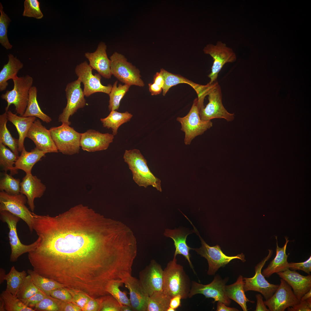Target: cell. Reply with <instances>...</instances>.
<instances>
[{"instance_id":"1","label":"cell","mask_w":311,"mask_h":311,"mask_svg":"<svg viewBox=\"0 0 311 311\" xmlns=\"http://www.w3.org/2000/svg\"><path fill=\"white\" fill-rule=\"evenodd\" d=\"M103 224L82 213L48 217L36 230L38 242L32 252L38 273L69 285H87L106 278L113 249Z\"/></svg>"},{"instance_id":"2","label":"cell","mask_w":311,"mask_h":311,"mask_svg":"<svg viewBox=\"0 0 311 311\" xmlns=\"http://www.w3.org/2000/svg\"><path fill=\"white\" fill-rule=\"evenodd\" d=\"M123 158L132 172L133 180L139 186L146 188L151 185L162 191L161 180L151 172L146 160L139 150H126Z\"/></svg>"},{"instance_id":"3","label":"cell","mask_w":311,"mask_h":311,"mask_svg":"<svg viewBox=\"0 0 311 311\" xmlns=\"http://www.w3.org/2000/svg\"><path fill=\"white\" fill-rule=\"evenodd\" d=\"M176 257L170 261L163 270V291L171 297L179 295L188 297L191 283L183 267L177 263Z\"/></svg>"},{"instance_id":"4","label":"cell","mask_w":311,"mask_h":311,"mask_svg":"<svg viewBox=\"0 0 311 311\" xmlns=\"http://www.w3.org/2000/svg\"><path fill=\"white\" fill-rule=\"evenodd\" d=\"M12 80L14 84L13 89L7 91L1 97L7 103L5 111H8L10 106L13 104L16 113L22 116L27 106L29 92L32 86L33 79L31 76L26 75L18 77Z\"/></svg>"},{"instance_id":"5","label":"cell","mask_w":311,"mask_h":311,"mask_svg":"<svg viewBox=\"0 0 311 311\" xmlns=\"http://www.w3.org/2000/svg\"><path fill=\"white\" fill-rule=\"evenodd\" d=\"M176 120L181 124V130L185 134L184 143L190 145L197 136L201 135L213 126L210 121H204L200 116L198 98H195L188 114L183 117H178Z\"/></svg>"},{"instance_id":"6","label":"cell","mask_w":311,"mask_h":311,"mask_svg":"<svg viewBox=\"0 0 311 311\" xmlns=\"http://www.w3.org/2000/svg\"><path fill=\"white\" fill-rule=\"evenodd\" d=\"M192 224H191L194 228V231L199 237L202 244L200 248L194 249L198 254L207 260L208 268L207 274L208 275H214L219 268L225 266L233 259H239L243 262L246 261L245 255L242 253L235 256H229L223 253L218 245L213 246H209L201 237L198 230Z\"/></svg>"},{"instance_id":"7","label":"cell","mask_w":311,"mask_h":311,"mask_svg":"<svg viewBox=\"0 0 311 311\" xmlns=\"http://www.w3.org/2000/svg\"><path fill=\"white\" fill-rule=\"evenodd\" d=\"M49 130L59 151L67 155L79 153L81 133L65 124L58 127H52Z\"/></svg>"},{"instance_id":"8","label":"cell","mask_w":311,"mask_h":311,"mask_svg":"<svg viewBox=\"0 0 311 311\" xmlns=\"http://www.w3.org/2000/svg\"><path fill=\"white\" fill-rule=\"evenodd\" d=\"M112 75L124 84L139 87L144 85L139 70L123 55L115 52L110 57Z\"/></svg>"},{"instance_id":"9","label":"cell","mask_w":311,"mask_h":311,"mask_svg":"<svg viewBox=\"0 0 311 311\" xmlns=\"http://www.w3.org/2000/svg\"><path fill=\"white\" fill-rule=\"evenodd\" d=\"M27 201L26 196L22 194L12 195L4 191L0 192V212L7 211L20 218L31 233L33 230V217L32 212L25 205Z\"/></svg>"},{"instance_id":"10","label":"cell","mask_w":311,"mask_h":311,"mask_svg":"<svg viewBox=\"0 0 311 311\" xmlns=\"http://www.w3.org/2000/svg\"><path fill=\"white\" fill-rule=\"evenodd\" d=\"M0 218L3 222L7 224L9 230L8 237L11 249L10 261L16 262L22 255L33 250L37 245L38 240L29 245L22 244L18 236L16 228L20 218L6 211L0 212Z\"/></svg>"},{"instance_id":"11","label":"cell","mask_w":311,"mask_h":311,"mask_svg":"<svg viewBox=\"0 0 311 311\" xmlns=\"http://www.w3.org/2000/svg\"><path fill=\"white\" fill-rule=\"evenodd\" d=\"M228 280V277L222 279L219 275L217 274L212 281L208 284L203 285L193 281L188 297L191 298L198 294H202L206 298H213V303L216 301H219L229 306L231 301L227 296L225 289L226 284Z\"/></svg>"},{"instance_id":"12","label":"cell","mask_w":311,"mask_h":311,"mask_svg":"<svg viewBox=\"0 0 311 311\" xmlns=\"http://www.w3.org/2000/svg\"><path fill=\"white\" fill-rule=\"evenodd\" d=\"M203 51L205 54H209L213 60L211 72L208 76L210 79L209 84L217 81L218 73L225 64L235 62L236 60V55L232 49L221 41H218L215 45H207Z\"/></svg>"},{"instance_id":"13","label":"cell","mask_w":311,"mask_h":311,"mask_svg":"<svg viewBox=\"0 0 311 311\" xmlns=\"http://www.w3.org/2000/svg\"><path fill=\"white\" fill-rule=\"evenodd\" d=\"M208 95V103L199 111L202 120L208 121L215 118H223L230 122L234 120V114L228 112L223 104L221 88L217 81Z\"/></svg>"},{"instance_id":"14","label":"cell","mask_w":311,"mask_h":311,"mask_svg":"<svg viewBox=\"0 0 311 311\" xmlns=\"http://www.w3.org/2000/svg\"><path fill=\"white\" fill-rule=\"evenodd\" d=\"M81 81L78 78L68 84L65 91L67 103L62 113L60 115L58 121L62 124L70 125L69 118L78 109L83 108L86 104L83 91L81 87Z\"/></svg>"},{"instance_id":"15","label":"cell","mask_w":311,"mask_h":311,"mask_svg":"<svg viewBox=\"0 0 311 311\" xmlns=\"http://www.w3.org/2000/svg\"><path fill=\"white\" fill-rule=\"evenodd\" d=\"M268 250L269 253L267 256L255 267V275L251 278H243L244 291H253L259 292L263 295L266 300L269 299L272 296L279 286V285L269 283L261 273L262 268L273 254L272 250Z\"/></svg>"},{"instance_id":"16","label":"cell","mask_w":311,"mask_h":311,"mask_svg":"<svg viewBox=\"0 0 311 311\" xmlns=\"http://www.w3.org/2000/svg\"><path fill=\"white\" fill-rule=\"evenodd\" d=\"M92 69L86 61L77 65L75 68V73L84 85L83 92L85 96L88 97L97 92L109 94L112 86L110 84L107 86L103 85L100 81L101 75L99 73L93 75Z\"/></svg>"},{"instance_id":"17","label":"cell","mask_w":311,"mask_h":311,"mask_svg":"<svg viewBox=\"0 0 311 311\" xmlns=\"http://www.w3.org/2000/svg\"><path fill=\"white\" fill-rule=\"evenodd\" d=\"M139 277L142 286L149 296L155 292L163 291V270L155 260H152L140 271Z\"/></svg>"},{"instance_id":"18","label":"cell","mask_w":311,"mask_h":311,"mask_svg":"<svg viewBox=\"0 0 311 311\" xmlns=\"http://www.w3.org/2000/svg\"><path fill=\"white\" fill-rule=\"evenodd\" d=\"M271 311H284L287 308L299 303L291 286L281 278L280 285L272 296L263 301Z\"/></svg>"},{"instance_id":"19","label":"cell","mask_w":311,"mask_h":311,"mask_svg":"<svg viewBox=\"0 0 311 311\" xmlns=\"http://www.w3.org/2000/svg\"><path fill=\"white\" fill-rule=\"evenodd\" d=\"M26 137L34 142L37 148L46 153L58 151L49 130L43 126L39 120H36L32 124Z\"/></svg>"},{"instance_id":"20","label":"cell","mask_w":311,"mask_h":311,"mask_svg":"<svg viewBox=\"0 0 311 311\" xmlns=\"http://www.w3.org/2000/svg\"><path fill=\"white\" fill-rule=\"evenodd\" d=\"M114 136L90 129L81 133L80 145L83 150L94 152L107 149L113 142Z\"/></svg>"},{"instance_id":"21","label":"cell","mask_w":311,"mask_h":311,"mask_svg":"<svg viewBox=\"0 0 311 311\" xmlns=\"http://www.w3.org/2000/svg\"><path fill=\"white\" fill-rule=\"evenodd\" d=\"M160 72L164 80V84L162 88L163 95L164 96L170 88L172 86L181 83H185L190 85L196 91L198 96V102L203 103L204 99L212 88V85L208 84L202 85L195 83L191 81L180 75L170 73L161 69Z\"/></svg>"},{"instance_id":"22","label":"cell","mask_w":311,"mask_h":311,"mask_svg":"<svg viewBox=\"0 0 311 311\" xmlns=\"http://www.w3.org/2000/svg\"><path fill=\"white\" fill-rule=\"evenodd\" d=\"M124 283L129 291L130 306L133 311H147L149 296L139 279L130 275Z\"/></svg>"},{"instance_id":"23","label":"cell","mask_w":311,"mask_h":311,"mask_svg":"<svg viewBox=\"0 0 311 311\" xmlns=\"http://www.w3.org/2000/svg\"><path fill=\"white\" fill-rule=\"evenodd\" d=\"M46 189V186L41 179L32 173L26 174L23 178L20 183V193L26 197L27 204L32 212L35 209V199L41 197Z\"/></svg>"},{"instance_id":"24","label":"cell","mask_w":311,"mask_h":311,"mask_svg":"<svg viewBox=\"0 0 311 311\" xmlns=\"http://www.w3.org/2000/svg\"><path fill=\"white\" fill-rule=\"evenodd\" d=\"M107 46L103 42H100L96 50L92 53L86 52L85 57L89 61V65L92 69L96 70L105 78H111L112 75L111 68V61L106 53Z\"/></svg>"},{"instance_id":"25","label":"cell","mask_w":311,"mask_h":311,"mask_svg":"<svg viewBox=\"0 0 311 311\" xmlns=\"http://www.w3.org/2000/svg\"><path fill=\"white\" fill-rule=\"evenodd\" d=\"M276 274L291 286L299 301L304 295L311 289V275L303 276L295 271L289 269Z\"/></svg>"},{"instance_id":"26","label":"cell","mask_w":311,"mask_h":311,"mask_svg":"<svg viewBox=\"0 0 311 311\" xmlns=\"http://www.w3.org/2000/svg\"><path fill=\"white\" fill-rule=\"evenodd\" d=\"M189 234L186 233L179 229H166L164 234L166 236L172 238L174 242L175 250L174 257H176L178 254L182 255L187 260L191 268L196 274L190 260V255L189 253L190 250L194 249L189 247L186 242L187 237Z\"/></svg>"},{"instance_id":"27","label":"cell","mask_w":311,"mask_h":311,"mask_svg":"<svg viewBox=\"0 0 311 311\" xmlns=\"http://www.w3.org/2000/svg\"><path fill=\"white\" fill-rule=\"evenodd\" d=\"M286 242L284 246L280 247L276 242V254L274 258L270 262L267 267L261 272L265 277L269 278L273 274L282 272L289 269L287 259L288 256L286 253L287 245L289 240L285 238Z\"/></svg>"},{"instance_id":"28","label":"cell","mask_w":311,"mask_h":311,"mask_svg":"<svg viewBox=\"0 0 311 311\" xmlns=\"http://www.w3.org/2000/svg\"><path fill=\"white\" fill-rule=\"evenodd\" d=\"M7 112L8 120L12 122L15 126L19 135V152L22 151L24 146V141L29 130L32 124L36 120L34 116L23 117L14 114L10 111Z\"/></svg>"},{"instance_id":"29","label":"cell","mask_w":311,"mask_h":311,"mask_svg":"<svg viewBox=\"0 0 311 311\" xmlns=\"http://www.w3.org/2000/svg\"><path fill=\"white\" fill-rule=\"evenodd\" d=\"M8 61L4 65L0 71V91L5 90L8 85L7 81L18 76L17 74L23 67V64L16 56L12 54L8 55Z\"/></svg>"},{"instance_id":"30","label":"cell","mask_w":311,"mask_h":311,"mask_svg":"<svg viewBox=\"0 0 311 311\" xmlns=\"http://www.w3.org/2000/svg\"><path fill=\"white\" fill-rule=\"evenodd\" d=\"M45 154L36 147L30 151H27L24 147L15 162V167L16 169L24 171L26 174H31L33 167L42 158L45 156Z\"/></svg>"},{"instance_id":"31","label":"cell","mask_w":311,"mask_h":311,"mask_svg":"<svg viewBox=\"0 0 311 311\" xmlns=\"http://www.w3.org/2000/svg\"><path fill=\"white\" fill-rule=\"evenodd\" d=\"M244 281L243 276L240 275L236 281L229 285H226L225 291L227 297L238 304L244 311L248 310L246 303L250 302L254 303L255 301H251L246 297L244 290Z\"/></svg>"},{"instance_id":"32","label":"cell","mask_w":311,"mask_h":311,"mask_svg":"<svg viewBox=\"0 0 311 311\" xmlns=\"http://www.w3.org/2000/svg\"><path fill=\"white\" fill-rule=\"evenodd\" d=\"M132 116L131 113L127 111L120 113L116 110H113L111 111L107 117L101 118L100 120L103 127L111 128L112 134L115 136L117 134L119 128L123 124L129 122Z\"/></svg>"},{"instance_id":"33","label":"cell","mask_w":311,"mask_h":311,"mask_svg":"<svg viewBox=\"0 0 311 311\" xmlns=\"http://www.w3.org/2000/svg\"><path fill=\"white\" fill-rule=\"evenodd\" d=\"M37 89L35 86H32L30 88L27 106L25 112L22 116H34L38 117L44 122L49 123L52 121V119L44 113L39 107L37 98Z\"/></svg>"},{"instance_id":"34","label":"cell","mask_w":311,"mask_h":311,"mask_svg":"<svg viewBox=\"0 0 311 311\" xmlns=\"http://www.w3.org/2000/svg\"><path fill=\"white\" fill-rule=\"evenodd\" d=\"M8 120L7 112L0 115V142L8 147L17 156H18V139L13 137L6 126Z\"/></svg>"},{"instance_id":"35","label":"cell","mask_w":311,"mask_h":311,"mask_svg":"<svg viewBox=\"0 0 311 311\" xmlns=\"http://www.w3.org/2000/svg\"><path fill=\"white\" fill-rule=\"evenodd\" d=\"M18 157L0 142V166L2 171L6 172L9 171L12 175L18 174V170L15 168L14 165Z\"/></svg>"},{"instance_id":"36","label":"cell","mask_w":311,"mask_h":311,"mask_svg":"<svg viewBox=\"0 0 311 311\" xmlns=\"http://www.w3.org/2000/svg\"><path fill=\"white\" fill-rule=\"evenodd\" d=\"M27 272L31 276L35 285L47 295L50 296V293L52 290L65 287L63 285L52 279L40 275L33 270L28 269Z\"/></svg>"},{"instance_id":"37","label":"cell","mask_w":311,"mask_h":311,"mask_svg":"<svg viewBox=\"0 0 311 311\" xmlns=\"http://www.w3.org/2000/svg\"><path fill=\"white\" fill-rule=\"evenodd\" d=\"M172 297L163 291L149 296L147 311H167Z\"/></svg>"},{"instance_id":"38","label":"cell","mask_w":311,"mask_h":311,"mask_svg":"<svg viewBox=\"0 0 311 311\" xmlns=\"http://www.w3.org/2000/svg\"><path fill=\"white\" fill-rule=\"evenodd\" d=\"M26 274L25 271L19 272L16 270L14 266H12L5 277V280L7 282L5 291L17 296L18 289Z\"/></svg>"},{"instance_id":"39","label":"cell","mask_w":311,"mask_h":311,"mask_svg":"<svg viewBox=\"0 0 311 311\" xmlns=\"http://www.w3.org/2000/svg\"><path fill=\"white\" fill-rule=\"evenodd\" d=\"M117 81L114 83L110 92L109 96V109L110 111L118 110L120 106V102L130 86L124 84H119L117 86Z\"/></svg>"},{"instance_id":"40","label":"cell","mask_w":311,"mask_h":311,"mask_svg":"<svg viewBox=\"0 0 311 311\" xmlns=\"http://www.w3.org/2000/svg\"><path fill=\"white\" fill-rule=\"evenodd\" d=\"M0 180V191L8 194L16 195L20 193V180L14 178L12 175L3 172L1 173Z\"/></svg>"},{"instance_id":"41","label":"cell","mask_w":311,"mask_h":311,"mask_svg":"<svg viewBox=\"0 0 311 311\" xmlns=\"http://www.w3.org/2000/svg\"><path fill=\"white\" fill-rule=\"evenodd\" d=\"M3 298L7 311H35L33 308L26 306L17 296L3 291L0 294Z\"/></svg>"},{"instance_id":"42","label":"cell","mask_w":311,"mask_h":311,"mask_svg":"<svg viewBox=\"0 0 311 311\" xmlns=\"http://www.w3.org/2000/svg\"><path fill=\"white\" fill-rule=\"evenodd\" d=\"M123 284L124 282L122 280H112L108 283L106 290L107 293L110 294L121 305L130 306V299L127 297L126 294L119 289V287L123 286Z\"/></svg>"},{"instance_id":"43","label":"cell","mask_w":311,"mask_h":311,"mask_svg":"<svg viewBox=\"0 0 311 311\" xmlns=\"http://www.w3.org/2000/svg\"><path fill=\"white\" fill-rule=\"evenodd\" d=\"M3 9L2 4L0 3V43L6 49H10L12 48V45L9 41L7 33L11 20L4 12Z\"/></svg>"},{"instance_id":"44","label":"cell","mask_w":311,"mask_h":311,"mask_svg":"<svg viewBox=\"0 0 311 311\" xmlns=\"http://www.w3.org/2000/svg\"><path fill=\"white\" fill-rule=\"evenodd\" d=\"M39 290L35 285L29 275L26 276L21 285L17 296L20 299H27L33 295Z\"/></svg>"},{"instance_id":"45","label":"cell","mask_w":311,"mask_h":311,"mask_svg":"<svg viewBox=\"0 0 311 311\" xmlns=\"http://www.w3.org/2000/svg\"><path fill=\"white\" fill-rule=\"evenodd\" d=\"M40 3L37 0H25L22 16L40 19L43 15L40 8Z\"/></svg>"},{"instance_id":"46","label":"cell","mask_w":311,"mask_h":311,"mask_svg":"<svg viewBox=\"0 0 311 311\" xmlns=\"http://www.w3.org/2000/svg\"><path fill=\"white\" fill-rule=\"evenodd\" d=\"M61 300L47 295L38 303L33 309L37 311H60Z\"/></svg>"},{"instance_id":"47","label":"cell","mask_w":311,"mask_h":311,"mask_svg":"<svg viewBox=\"0 0 311 311\" xmlns=\"http://www.w3.org/2000/svg\"><path fill=\"white\" fill-rule=\"evenodd\" d=\"M121 305L113 296L100 301L99 310L102 311H121Z\"/></svg>"},{"instance_id":"48","label":"cell","mask_w":311,"mask_h":311,"mask_svg":"<svg viewBox=\"0 0 311 311\" xmlns=\"http://www.w3.org/2000/svg\"><path fill=\"white\" fill-rule=\"evenodd\" d=\"M64 287L52 290L50 296L67 303L72 302V297L68 291Z\"/></svg>"},{"instance_id":"49","label":"cell","mask_w":311,"mask_h":311,"mask_svg":"<svg viewBox=\"0 0 311 311\" xmlns=\"http://www.w3.org/2000/svg\"><path fill=\"white\" fill-rule=\"evenodd\" d=\"M47 296L45 293L39 290L37 292L30 297L20 300L26 306L33 309L38 303Z\"/></svg>"},{"instance_id":"50","label":"cell","mask_w":311,"mask_h":311,"mask_svg":"<svg viewBox=\"0 0 311 311\" xmlns=\"http://www.w3.org/2000/svg\"><path fill=\"white\" fill-rule=\"evenodd\" d=\"M289 269L291 270H301L310 274L311 272V257L305 261L300 263H289Z\"/></svg>"},{"instance_id":"51","label":"cell","mask_w":311,"mask_h":311,"mask_svg":"<svg viewBox=\"0 0 311 311\" xmlns=\"http://www.w3.org/2000/svg\"><path fill=\"white\" fill-rule=\"evenodd\" d=\"M287 308L288 311H311V297L306 300H300L298 304Z\"/></svg>"},{"instance_id":"52","label":"cell","mask_w":311,"mask_h":311,"mask_svg":"<svg viewBox=\"0 0 311 311\" xmlns=\"http://www.w3.org/2000/svg\"><path fill=\"white\" fill-rule=\"evenodd\" d=\"M91 299L85 295L78 293L75 294L72 298V302L77 306L81 310L88 301Z\"/></svg>"},{"instance_id":"53","label":"cell","mask_w":311,"mask_h":311,"mask_svg":"<svg viewBox=\"0 0 311 311\" xmlns=\"http://www.w3.org/2000/svg\"><path fill=\"white\" fill-rule=\"evenodd\" d=\"M81 310L80 308L74 304L61 301L60 305V311H79Z\"/></svg>"},{"instance_id":"54","label":"cell","mask_w":311,"mask_h":311,"mask_svg":"<svg viewBox=\"0 0 311 311\" xmlns=\"http://www.w3.org/2000/svg\"><path fill=\"white\" fill-rule=\"evenodd\" d=\"M100 303L96 301L90 299L85 305L82 310L86 311H96L99 310Z\"/></svg>"},{"instance_id":"55","label":"cell","mask_w":311,"mask_h":311,"mask_svg":"<svg viewBox=\"0 0 311 311\" xmlns=\"http://www.w3.org/2000/svg\"><path fill=\"white\" fill-rule=\"evenodd\" d=\"M257 303L255 311H270L264 303L263 297L260 294H257L255 296Z\"/></svg>"},{"instance_id":"56","label":"cell","mask_w":311,"mask_h":311,"mask_svg":"<svg viewBox=\"0 0 311 311\" xmlns=\"http://www.w3.org/2000/svg\"><path fill=\"white\" fill-rule=\"evenodd\" d=\"M181 296L177 295L172 297L170 301L169 306L175 310L181 306Z\"/></svg>"},{"instance_id":"57","label":"cell","mask_w":311,"mask_h":311,"mask_svg":"<svg viewBox=\"0 0 311 311\" xmlns=\"http://www.w3.org/2000/svg\"><path fill=\"white\" fill-rule=\"evenodd\" d=\"M148 85L149 91L152 95L160 94L162 90V88L154 83H149Z\"/></svg>"},{"instance_id":"58","label":"cell","mask_w":311,"mask_h":311,"mask_svg":"<svg viewBox=\"0 0 311 311\" xmlns=\"http://www.w3.org/2000/svg\"><path fill=\"white\" fill-rule=\"evenodd\" d=\"M153 77V83L162 88L164 84V81L161 73L160 72H157Z\"/></svg>"},{"instance_id":"59","label":"cell","mask_w":311,"mask_h":311,"mask_svg":"<svg viewBox=\"0 0 311 311\" xmlns=\"http://www.w3.org/2000/svg\"><path fill=\"white\" fill-rule=\"evenodd\" d=\"M217 311H238V310L234 308H231L227 306L222 302L217 301Z\"/></svg>"},{"instance_id":"60","label":"cell","mask_w":311,"mask_h":311,"mask_svg":"<svg viewBox=\"0 0 311 311\" xmlns=\"http://www.w3.org/2000/svg\"><path fill=\"white\" fill-rule=\"evenodd\" d=\"M6 274L5 271L2 268H0V284H2L5 280Z\"/></svg>"},{"instance_id":"61","label":"cell","mask_w":311,"mask_h":311,"mask_svg":"<svg viewBox=\"0 0 311 311\" xmlns=\"http://www.w3.org/2000/svg\"><path fill=\"white\" fill-rule=\"evenodd\" d=\"M121 311H133L130 306L122 305L121 307Z\"/></svg>"},{"instance_id":"62","label":"cell","mask_w":311,"mask_h":311,"mask_svg":"<svg viewBox=\"0 0 311 311\" xmlns=\"http://www.w3.org/2000/svg\"><path fill=\"white\" fill-rule=\"evenodd\" d=\"M6 311L5 308V303L1 296H0V311Z\"/></svg>"},{"instance_id":"63","label":"cell","mask_w":311,"mask_h":311,"mask_svg":"<svg viewBox=\"0 0 311 311\" xmlns=\"http://www.w3.org/2000/svg\"><path fill=\"white\" fill-rule=\"evenodd\" d=\"M310 297H311V289L304 295L301 298L300 300H306Z\"/></svg>"},{"instance_id":"64","label":"cell","mask_w":311,"mask_h":311,"mask_svg":"<svg viewBox=\"0 0 311 311\" xmlns=\"http://www.w3.org/2000/svg\"><path fill=\"white\" fill-rule=\"evenodd\" d=\"M175 311V310L174 309H173V308H171L170 307H169V308L167 310V311Z\"/></svg>"}]
</instances>
